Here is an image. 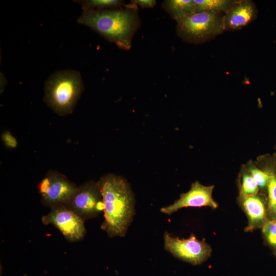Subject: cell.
Instances as JSON below:
<instances>
[{"mask_svg": "<svg viewBox=\"0 0 276 276\" xmlns=\"http://www.w3.org/2000/svg\"><path fill=\"white\" fill-rule=\"evenodd\" d=\"M214 186H204L198 181L191 185V189L186 193H182L180 198L168 206L162 208L160 212L171 215L178 210L187 207L209 206L216 209L218 203L214 200L212 193Z\"/></svg>", "mask_w": 276, "mask_h": 276, "instance_id": "9c48e42d", "label": "cell"}, {"mask_svg": "<svg viewBox=\"0 0 276 276\" xmlns=\"http://www.w3.org/2000/svg\"><path fill=\"white\" fill-rule=\"evenodd\" d=\"M2 139L5 145L8 148H15L17 146L16 139L8 131H6L2 134Z\"/></svg>", "mask_w": 276, "mask_h": 276, "instance_id": "d6986e66", "label": "cell"}, {"mask_svg": "<svg viewBox=\"0 0 276 276\" xmlns=\"http://www.w3.org/2000/svg\"><path fill=\"white\" fill-rule=\"evenodd\" d=\"M78 187L57 171H49L38 185L43 204L50 208L66 204L76 193Z\"/></svg>", "mask_w": 276, "mask_h": 276, "instance_id": "8992f818", "label": "cell"}, {"mask_svg": "<svg viewBox=\"0 0 276 276\" xmlns=\"http://www.w3.org/2000/svg\"><path fill=\"white\" fill-rule=\"evenodd\" d=\"M84 10H107L123 7L125 1L121 0H85L77 1Z\"/></svg>", "mask_w": 276, "mask_h": 276, "instance_id": "9a60e30c", "label": "cell"}, {"mask_svg": "<svg viewBox=\"0 0 276 276\" xmlns=\"http://www.w3.org/2000/svg\"><path fill=\"white\" fill-rule=\"evenodd\" d=\"M131 2L142 8H152L156 4L155 0H134L131 1Z\"/></svg>", "mask_w": 276, "mask_h": 276, "instance_id": "ffe728a7", "label": "cell"}, {"mask_svg": "<svg viewBox=\"0 0 276 276\" xmlns=\"http://www.w3.org/2000/svg\"><path fill=\"white\" fill-rule=\"evenodd\" d=\"M104 204V221L101 228L110 238L124 237L134 214V198L127 181L112 174L98 181Z\"/></svg>", "mask_w": 276, "mask_h": 276, "instance_id": "7a4b0ae2", "label": "cell"}, {"mask_svg": "<svg viewBox=\"0 0 276 276\" xmlns=\"http://www.w3.org/2000/svg\"><path fill=\"white\" fill-rule=\"evenodd\" d=\"M65 205L84 221L97 217L104 210L98 182L90 180L78 187L73 197Z\"/></svg>", "mask_w": 276, "mask_h": 276, "instance_id": "52a82bcc", "label": "cell"}, {"mask_svg": "<svg viewBox=\"0 0 276 276\" xmlns=\"http://www.w3.org/2000/svg\"><path fill=\"white\" fill-rule=\"evenodd\" d=\"M259 189L248 171L241 174V184L239 195H255L258 194Z\"/></svg>", "mask_w": 276, "mask_h": 276, "instance_id": "2e32d148", "label": "cell"}, {"mask_svg": "<svg viewBox=\"0 0 276 276\" xmlns=\"http://www.w3.org/2000/svg\"><path fill=\"white\" fill-rule=\"evenodd\" d=\"M162 7L176 21L195 12L194 0H165Z\"/></svg>", "mask_w": 276, "mask_h": 276, "instance_id": "7c38bea8", "label": "cell"}, {"mask_svg": "<svg viewBox=\"0 0 276 276\" xmlns=\"http://www.w3.org/2000/svg\"><path fill=\"white\" fill-rule=\"evenodd\" d=\"M77 21L125 50L131 49L142 22L137 6L132 2L116 9L82 10Z\"/></svg>", "mask_w": 276, "mask_h": 276, "instance_id": "6da1fadb", "label": "cell"}, {"mask_svg": "<svg viewBox=\"0 0 276 276\" xmlns=\"http://www.w3.org/2000/svg\"><path fill=\"white\" fill-rule=\"evenodd\" d=\"M195 12L210 11L225 13L238 1L236 0H194Z\"/></svg>", "mask_w": 276, "mask_h": 276, "instance_id": "5bb4252c", "label": "cell"}, {"mask_svg": "<svg viewBox=\"0 0 276 276\" xmlns=\"http://www.w3.org/2000/svg\"><path fill=\"white\" fill-rule=\"evenodd\" d=\"M41 221L45 225H54L71 242L80 241L86 234L84 221L64 204L51 208Z\"/></svg>", "mask_w": 276, "mask_h": 276, "instance_id": "ba28073f", "label": "cell"}, {"mask_svg": "<svg viewBox=\"0 0 276 276\" xmlns=\"http://www.w3.org/2000/svg\"><path fill=\"white\" fill-rule=\"evenodd\" d=\"M263 236L276 255V219L268 220L262 227Z\"/></svg>", "mask_w": 276, "mask_h": 276, "instance_id": "e0dca14e", "label": "cell"}, {"mask_svg": "<svg viewBox=\"0 0 276 276\" xmlns=\"http://www.w3.org/2000/svg\"><path fill=\"white\" fill-rule=\"evenodd\" d=\"M239 203L248 218L246 232H251L262 228L268 220L267 211L264 199L258 194L239 195Z\"/></svg>", "mask_w": 276, "mask_h": 276, "instance_id": "8fae6325", "label": "cell"}, {"mask_svg": "<svg viewBox=\"0 0 276 276\" xmlns=\"http://www.w3.org/2000/svg\"><path fill=\"white\" fill-rule=\"evenodd\" d=\"M224 17L223 13L195 12L176 21L177 35L187 43H204L225 31Z\"/></svg>", "mask_w": 276, "mask_h": 276, "instance_id": "277c9868", "label": "cell"}, {"mask_svg": "<svg viewBox=\"0 0 276 276\" xmlns=\"http://www.w3.org/2000/svg\"><path fill=\"white\" fill-rule=\"evenodd\" d=\"M84 89L80 73L73 70L57 71L44 85L43 100L60 116L71 113Z\"/></svg>", "mask_w": 276, "mask_h": 276, "instance_id": "3957f363", "label": "cell"}, {"mask_svg": "<svg viewBox=\"0 0 276 276\" xmlns=\"http://www.w3.org/2000/svg\"><path fill=\"white\" fill-rule=\"evenodd\" d=\"M165 249L175 257L193 265H199L210 256L212 248L204 240L200 241L193 234L187 239L164 235Z\"/></svg>", "mask_w": 276, "mask_h": 276, "instance_id": "5b68a950", "label": "cell"}, {"mask_svg": "<svg viewBox=\"0 0 276 276\" xmlns=\"http://www.w3.org/2000/svg\"><path fill=\"white\" fill-rule=\"evenodd\" d=\"M248 171L250 174L259 190L263 191L267 190L268 178L265 171H262L254 165H250L249 167Z\"/></svg>", "mask_w": 276, "mask_h": 276, "instance_id": "ac0fdd59", "label": "cell"}, {"mask_svg": "<svg viewBox=\"0 0 276 276\" xmlns=\"http://www.w3.org/2000/svg\"><path fill=\"white\" fill-rule=\"evenodd\" d=\"M258 13L257 8L251 1H238L224 13L225 31L242 29L255 20Z\"/></svg>", "mask_w": 276, "mask_h": 276, "instance_id": "30bf717a", "label": "cell"}, {"mask_svg": "<svg viewBox=\"0 0 276 276\" xmlns=\"http://www.w3.org/2000/svg\"><path fill=\"white\" fill-rule=\"evenodd\" d=\"M264 171L268 175L267 191L268 202L267 206L268 220L276 219V172L273 166H268Z\"/></svg>", "mask_w": 276, "mask_h": 276, "instance_id": "4fadbf2b", "label": "cell"}]
</instances>
